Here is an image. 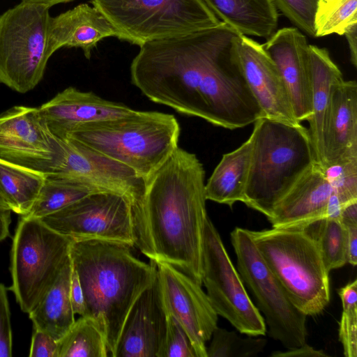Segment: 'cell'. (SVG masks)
<instances>
[{
  "label": "cell",
  "instance_id": "1",
  "mask_svg": "<svg viewBox=\"0 0 357 357\" xmlns=\"http://www.w3.org/2000/svg\"><path fill=\"white\" fill-rule=\"evenodd\" d=\"M205 171L178 146L146 181L134 206L135 245L150 261L167 263L202 284Z\"/></svg>",
  "mask_w": 357,
  "mask_h": 357
},
{
  "label": "cell",
  "instance_id": "2",
  "mask_svg": "<svg viewBox=\"0 0 357 357\" xmlns=\"http://www.w3.org/2000/svg\"><path fill=\"white\" fill-rule=\"evenodd\" d=\"M238 34L220 25L139 46L131 82L150 100L208 121V75L219 52Z\"/></svg>",
  "mask_w": 357,
  "mask_h": 357
},
{
  "label": "cell",
  "instance_id": "3",
  "mask_svg": "<svg viewBox=\"0 0 357 357\" xmlns=\"http://www.w3.org/2000/svg\"><path fill=\"white\" fill-rule=\"evenodd\" d=\"M121 243L73 241L70 257L84 293L85 314L106 337L114 357L126 318L135 301L157 277V266L135 257Z\"/></svg>",
  "mask_w": 357,
  "mask_h": 357
},
{
  "label": "cell",
  "instance_id": "4",
  "mask_svg": "<svg viewBox=\"0 0 357 357\" xmlns=\"http://www.w3.org/2000/svg\"><path fill=\"white\" fill-rule=\"evenodd\" d=\"M244 204L268 218L277 203L315 162L307 128L261 117L254 123Z\"/></svg>",
  "mask_w": 357,
  "mask_h": 357
},
{
  "label": "cell",
  "instance_id": "5",
  "mask_svg": "<svg viewBox=\"0 0 357 357\" xmlns=\"http://www.w3.org/2000/svg\"><path fill=\"white\" fill-rule=\"evenodd\" d=\"M181 128L172 114L137 111L82 125L64 138L132 169L146 181L178 147Z\"/></svg>",
  "mask_w": 357,
  "mask_h": 357
},
{
  "label": "cell",
  "instance_id": "6",
  "mask_svg": "<svg viewBox=\"0 0 357 357\" xmlns=\"http://www.w3.org/2000/svg\"><path fill=\"white\" fill-rule=\"evenodd\" d=\"M250 233L292 303L307 316L321 313L331 299L329 272L313 235L307 229L276 227Z\"/></svg>",
  "mask_w": 357,
  "mask_h": 357
},
{
  "label": "cell",
  "instance_id": "7",
  "mask_svg": "<svg viewBox=\"0 0 357 357\" xmlns=\"http://www.w3.org/2000/svg\"><path fill=\"white\" fill-rule=\"evenodd\" d=\"M119 31L139 46L211 29L222 22L203 0H91Z\"/></svg>",
  "mask_w": 357,
  "mask_h": 357
},
{
  "label": "cell",
  "instance_id": "8",
  "mask_svg": "<svg viewBox=\"0 0 357 357\" xmlns=\"http://www.w3.org/2000/svg\"><path fill=\"white\" fill-rule=\"evenodd\" d=\"M72 241L40 219L20 215L10 250L8 289L24 312L37 305L69 261Z\"/></svg>",
  "mask_w": 357,
  "mask_h": 357
},
{
  "label": "cell",
  "instance_id": "9",
  "mask_svg": "<svg viewBox=\"0 0 357 357\" xmlns=\"http://www.w3.org/2000/svg\"><path fill=\"white\" fill-rule=\"evenodd\" d=\"M50 8L22 1L0 14V83L17 92L32 90L43 77Z\"/></svg>",
  "mask_w": 357,
  "mask_h": 357
},
{
  "label": "cell",
  "instance_id": "10",
  "mask_svg": "<svg viewBox=\"0 0 357 357\" xmlns=\"http://www.w3.org/2000/svg\"><path fill=\"white\" fill-rule=\"evenodd\" d=\"M230 237L237 271L264 315L269 335L287 349L305 344L307 316L292 303L260 255L250 230L235 227Z\"/></svg>",
  "mask_w": 357,
  "mask_h": 357
},
{
  "label": "cell",
  "instance_id": "11",
  "mask_svg": "<svg viewBox=\"0 0 357 357\" xmlns=\"http://www.w3.org/2000/svg\"><path fill=\"white\" fill-rule=\"evenodd\" d=\"M202 280L216 313L238 331L252 337L266 333L265 320L250 298L218 231L208 217L204 231Z\"/></svg>",
  "mask_w": 357,
  "mask_h": 357
},
{
  "label": "cell",
  "instance_id": "12",
  "mask_svg": "<svg viewBox=\"0 0 357 357\" xmlns=\"http://www.w3.org/2000/svg\"><path fill=\"white\" fill-rule=\"evenodd\" d=\"M134 206L124 195L99 191L40 220L73 241L99 240L132 247Z\"/></svg>",
  "mask_w": 357,
  "mask_h": 357
},
{
  "label": "cell",
  "instance_id": "13",
  "mask_svg": "<svg viewBox=\"0 0 357 357\" xmlns=\"http://www.w3.org/2000/svg\"><path fill=\"white\" fill-rule=\"evenodd\" d=\"M61 151L39 107L14 106L0 114L1 160L48 175Z\"/></svg>",
  "mask_w": 357,
  "mask_h": 357
},
{
  "label": "cell",
  "instance_id": "14",
  "mask_svg": "<svg viewBox=\"0 0 357 357\" xmlns=\"http://www.w3.org/2000/svg\"><path fill=\"white\" fill-rule=\"evenodd\" d=\"M157 276L163 304L188 335L197 357H207L206 343L218 326V316L209 298L189 276L167 263H158Z\"/></svg>",
  "mask_w": 357,
  "mask_h": 357
},
{
  "label": "cell",
  "instance_id": "15",
  "mask_svg": "<svg viewBox=\"0 0 357 357\" xmlns=\"http://www.w3.org/2000/svg\"><path fill=\"white\" fill-rule=\"evenodd\" d=\"M59 139V158L47 176L78 180L104 191L124 195L135 206L140 202L146 180L132 169L72 139Z\"/></svg>",
  "mask_w": 357,
  "mask_h": 357
},
{
  "label": "cell",
  "instance_id": "16",
  "mask_svg": "<svg viewBox=\"0 0 357 357\" xmlns=\"http://www.w3.org/2000/svg\"><path fill=\"white\" fill-rule=\"evenodd\" d=\"M233 53L263 117L298 124L280 73L263 44L237 34Z\"/></svg>",
  "mask_w": 357,
  "mask_h": 357
},
{
  "label": "cell",
  "instance_id": "17",
  "mask_svg": "<svg viewBox=\"0 0 357 357\" xmlns=\"http://www.w3.org/2000/svg\"><path fill=\"white\" fill-rule=\"evenodd\" d=\"M309 45L296 27L278 29L263 44L280 73L298 123L312 114Z\"/></svg>",
  "mask_w": 357,
  "mask_h": 357
},
{
  "label": "cell",
  "instance_id": "18",
  "mask_svg": "<svg viewBox=\"0 0 357 357\" xmlns=\"http://www.w3.org/2000/svg\"><path fill=\"white\" fill-rule=\"evenodd\" d=\"M167 320V313L157 276L132 305L114 357H160L166 335Z\"/></svg>",
  "mask_w": 357,
  "mask_h": 357
},
{
  "label": "cell",
  "instance_id": "19",
  "mask_svg": "<svg viewBox=\"0 0 357 357\" xmlns=\"http://www.w3.org/2000/svg\"><path fill=\"white\" fill-rule=\"evenodd\" d=\"M39 109L50 131L59 138L66 137L82 125L127 116L136 111L73 86L58 93Z\"/></svg>",
  "mask_w": 357,
  "mask_h": 357
},
{
  "label": "cell",
  "instance_id": "20",
  "mask_svg": "<svg viewBox=\"0 0 357 357\" xmlns=\"http://www.w3.org/2000/svg\"><path fill=\"white\" fill-rule=\"evenodd\" d=\"M333 192L323 167L314 162L277 203L267 219L272 227L305 229L325 218Z\"/></svg>",
  "mask_w": 357,
  "mask_h": 357
},
{
  "label": "cell",
  "instance_id": "21",
  "mask_svg": "<svg viewBox=\"0 0 357 357\" xmlns=\"http://www.w3.org/2000/svg\"><path fill=\"white\" fill-rule=\"evenodd\" d=\"M108 37L120 39L119 31L94 6L81 3L55 17H50L47 29V52L61 47H79L89 59L98 43Z\"/></svg>",
  "mask_w": 357,
  "mask_h": 357
},
{
  "label": "cell",
  "instance_id": "22",
  "mask_svg": "<svg viewBox=\"0 0 357 357\" xmlns=\"http://www.w3.org/2000/svg\"><path fill=\"white\" fill-rule=\"evenodd\" d=\"M357 157V84L344 79L331 92L324 135L322 167Z\"/></svg>",
  "mask_w": 357,
  "mask_h": 357
},
{
  "label": "cell",
  "instance_id": "23",
  "mask_svg": "<svg viewBox=\"0 0 357 357\" xmlns=\"http://www.w3.org/2000/svg\"><path fill=\"white\" fill-rule=\"evenodd\" d=\"M312 114L307 120L315 162L323 165L324 135L333 86L343 80L341 70L326 48L309 45Z\"/></svg>",
  "mask_w": 357,
  "mask_h": 357
},
{
  "label": "cell",
  "instance_id": "24",
  "mask_svg": "<svg viewBox=\"0 0 357 357\" xmlns=\"http://www.w3.org/2000/svg\"><path fill=\"white\" fill-rule=\"evenodd\" d=\"M220 22L236 33L268 39L276 31L278 13L273 0H203Z\"/></svg>",
  "mask_w": 357,
  "mask_h": 357
},
{
  "label": "cell",
  "instance_id": "25",
  "mask_svg": "<svg viewBox=\"0 0 357 357\" xmlns=\"http://www.w3.org/2000/svg\"><path fill=\"white\" fill-rule=\"evenodd\" d=\"M252 134L236 149L224 154L205 184L206 200L231 207L244 203L251 160Z\"/></svg>",
  "mask_w": 357,
  "mask_h": 357
},
{
  "label": "cell",
  "instance_id": "26",
  "mask_svg": "<svg viewBox=\"0 0 357 357\" xmlns=\"http://www.w3.org/2000/svg\"><path fill=\"white\" fill-rule=\"evenodd\" d=\"M72 270L70 258L52 285L28 313L34 329L44 331L56 340L63 337L75 321L70 299Z\"/></svg>",
  "mask_w": 357,
  "mask_h": 357
},
{
  "label": "cell",
  "instance_id": "27",
  "mask_svg": "<svg viewBox=\"0 0 357 357\" xmlns=\"http://www.w3.org/2000/svg\"><path fill=\"white\" fill-rule=\"evenodd\" d=\"M46 175L0 159V188L12 211L26 215L31 208Z\"/></svg>",
  "mask_w": 357,
  "mask_h": 357
},
{
  "label": "cell",
  "instance_id": "28",
  "mask_svg": "<svg viewBox=\"0 0 357 357\" xmlns=\"http://www.w3.org/2000/svg\"><path fill=\"white\" fill-rule=\"evenodd\" d=\"M98 187L75 179L47 176L29 212L24 216L41 219L96 192Z\"/></svg>",
  "mask_w": 357,
  "mask_h": 357
},
{
  "label": "cell",
  "instance_id": "29",
  "mask_svg": "<svg viewBox=\"0 0 357 357\" xmlns=\"http://www.w3.org/2000/svg\"><path fill=\"white\" fill-rule=\"evenodd\" d=\"M58 342V357H107L105 334L91 318L80 316Z\"/></svg>",
  "mask_w": 357,
  "mask_h": 357
},
{
  "label": "cell",
  "instance_id": "30",
  "mask_svg": "<svg viewBox=\"0 0 357 357\" xmlns=\"http://www.w3.org/2000/svg\"><path fill=\"white\" fill-rule=\"evenodd\" d=\"M357 23V0H318L314 19L315 37L344 35Z\"/></svg>",
  "mask_w": 357,
  "mask_h": 357
},
{
  "label": "cell",
  "instance_id": "31",
  "mask_svg": "<svg viewBox=\"0 0 357 357\" xmlns=\"http://www.w3.org/2000/svg\"><path fill=\"white\" fill-rule=\"evenodd\" d=\"M316 234L308 230L315 238L326 270L344 266L347 263V230L340 220L323 219L315 222Z\"/></svg>",
  "mask_w": 357,
  "mask_h": 357
},
{
  "label": "cell",
  "instance_id": "32",
  "mask_svg": "<svg viewBox=\"0 0 357 357\" xmlns=\"http://www.w3.org/2000/svg\"><path fill=\"white\" fill-rule=\"evenodd\" d=\"M207 357H252L264 351L265 338L242 337L236 332L217 326L212 333Z\"/></svg>",
  "mask_w": 357,
  "mask_h": 357
},
{
  "label": "cell",
  "instance_id": "33",
  "mask_svg": "<svg viewBox=\"0 0 357 357\" xmlns=\"http://www.w3.org/2000/svg\"><path fill=\"white\" fill-rule=\"evenodd\" d=\"M342 304L339 340L345 357L357 356V280L338 289Z\"/></svg>",
  "mask_w": 357,
  "mask_h": 357
},
{
  "label": "cell",
  "instance_id": "34",
  "mask_svg": "<svg viewBox=\"0 0 357 357\" xmlns=\"http://www.w3.org/2000/svg\"><path fill=\"white\" fill-rule=\"evenodd\" d=\"M323 168L334 192L343 204L357 201V157Z\"/></svg>",
  "mask_w": 357,
  "mask_h": 357
},
{
  "label": "cell",
  "instance_id": "35",
  "mask_svg": "<svg viewBox=\"0 0 357 357\" xmlns=\"http://www.w3.org/2000/svg\"><path fill=\"white\" fill-rule=\"evenodd\" d=\"M318 0H273L279 10L296 28L315 37L314 19Z\"/></svg>",
  "mask_w": 357,
  "mask_h": 357
},
{
  "label": "cell",
  "instance_id": "36",
  "mask_svg": "<svg viewBox=\"0 0 357 357\" xmlns=\"http://www.w3.org/2000/svg\"><path fill=\"white\" fill-rule=\"evenodd\" d=\"M160 357H197L188 335L169 314H167L166 335Z\"/></svg>",
  "mask_w": 357,
  "mask_h": 357
},
{
  "label": "cell",
  "instance_id": "37",
  "mask_svg": "<svg viewBox=\"0 0 357 357\" xmlns=\"http://www.w3.org/2000/svg\"><path fill=\"white\" fill-rule=\"evenodd\" d=\"M10 311L6 287L0 283V357L12 356Z\"/></svg>",
  "mask_w": 357,
  "mask_h": 357
},
{
  "label": "cell",
  "instance_id": "38",
  "mask_svg": "<svg viewBox=\"0 0 357 357\" xmlns=\"http://www.w3.org/2000/svg\"><path fill=\"white\" fill-rule=\"evenodd\" d=\"M30 357H58V342L51 335L34 329L31 337Z\"/></svg>",
  "mask_w": 357,
  "mask_h": 357
},
{
  "label": "cell",
  "instance_id": "39",
  "mask_svg": "<svg viewBox=\"0 0 357 357\" xmlns=\"http://www.w3.org/2000/svg\"><path fill=\"white\" fill-rule=\"evenodd\" d=\"M70 299L75 314L84 316L85 302L84 293L79 280L78 275L73 268L70 278Z\"/></svg>",
  "mask_w": 357,
  "mask_h": 357
},
{
  "label": "cell",
  "instance_id": "40",
  "mask_svg": "<svg viewBox=\"0 0 357 357\" xmlns=\"http://www.w3.org/2000/svg\"><path fill=\"white\" fill-rule=\"evenodd\" d=\"M274 357H327L324 351L315 349L306 343L301 347L287 349L285 351H274L271 354Z\"/></svg>",
  "mask_w": 357,
  "mask_h": 357
},
{
  "label": "cell",
  "instance_id": "41",
  "mask_svg": "<svg viewBox=\"0 0 357 357\" xmlns=\"http://www.w3.org/2000/svg\"><path fill=\"white\" fill-rule=\"evenodd\" d=\"M344 227L347 230V263L355 266L357 264V225Z\"/></svg>",
  "mask_w": 357,
  "mask_h": 357
},
{
  "label": "cell",
  "instance_id": "42",
  "mask_svg": "<svg viewBox=\"0 0 357 357\" xmlns=\"http://www.w3.org/2000/svg\"><path fill=\"white\" fill-rule=\"evenodd\" d=\"M344 35L347 38L350 54L351 64L357 67V23L350 25L345 31Z\"/></svg>",
  "mask_w": 357,
  "mask_h": 357
},
{
  "label": "cell",
  "instance_id": "43",
  "mask_svg": "<svg viewBox=\"0 0 357 357\" xmlns=\"http://www.w3.org/2000/svg\"><path fill=\"white\" fill-rule=\"evenodd\" d=\"M340 221L344 226L357 225V201L351 202L344 207Z\"/></svg>",
  "mask_w": 357,
  "mask_h": 357
},
{
  "label": "cell",
  "instance_id": "44",
  "mask_svg": "<svg viewBox=\"0 0 357 357\" xmlns=\"http://www.w3.org/2000/svg\"><path fill=\"white\" fill-rule=\"evenodd\" d=\"M11 213L12 211L10 208L0 206V242L10 235Z\"/></svg>",
  "mask_w": 357,
  "mask_h": 357
},
{
  "label": "cell",
  "instance_id": "45",
  "mask_svg": "<svg viewBox=\"0 0 357 357\" xmlns=\"http://www.w3.org/2000/svg\"><path fill=\"white\" fill-rule=\"evenodd\" d=\"M26 2H31L37 4L46 5L51 7L55 4L60 3H66L73 0H22Z\"/></svg>",
  "mask_w": 357,
  "mask_h": 357
},
{
  "label": "cell",
  "instance_id": "46",
  "mask_svg": "<svg viewBox=\"0 0 357 357\" xmlns=\"http://www.w3.org/2000/svg\"><path fill=\"white\" fill-rule=\"evenodd\" d=\"M0 206L4 207V208H10L6 199L5 197L3 196V193H2L1 190V188H0Z\"/></svg>",
  "mask_w": 357,
  "mask_h": 357
}]
</instances>
